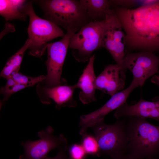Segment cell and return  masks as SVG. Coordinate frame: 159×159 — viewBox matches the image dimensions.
Masks as SVG:
<instances>
[{
  "label": "cell",
  "mask_w": 159,
  "mask_h": 159,
  "mask_svg": "<svg viewBox=\"0 0 159 159\" xmlns=\"http://www.w3.org/2000/svg\"><path fill=\"white\" fill-rule=\"evenodd\" d=\"M139 87L135 82L132 80L126 89L115 94L102 107L88 114L82 115L80 118V134L82 136L87 134V130L90 127L103 122L105 116L110 112L117 110L126 102L131 93L135 88Z\"/></svg>",
  "instance_id": "obj_11"
},
{
  "label": "cell",
  "mask_w": 159,
  "mask_h": 159,
  "mask_svg": "<svg viewBox=\"0 0 159 159\" xmlns=\"http://www.w3.org/2000/svg\"><path fill=\"white\" fill-rule=\"evenodd\" d=\"M40 6L45 19L67 31L78 32L91 22L87 13L77 0H41L34 1Z\"/></svg>",
  "instance_id": "obj_3"
},
{
  "label": "cell",
  "mask_w": 159,
  "mask_h": 159,
  "mask_svg": "<svg viewBox=\"0 0 159 159\" xmlns=\"http://www.w3.org/2000/svg\"><path fill=\"white\" fill-rule=\"evenodd\" d=\"M53 129L50 126L39 131L40 139L36 141L22 142L24 152L19 159H44L51 150L56 148L67 147V141L62 135L58 136L53 134Z\"/></svg>",
  "instance_id": "obj_10"
},
{
  "label": "cell",
  "mask_w": 159,
  "mask_h": 159,
  "mask_svg": "<svg viewBox=\"0 0 159 159\" xmlns=\"http://www.w3.org/2000/svg\"><path fill=\"white\" fill-rule=\"evenodd\" d=\"M25 0H0V14L6 21L25 20L26 15L21 11Z\"/></svg>",
  "instance_id": "obj_17"
},
{
  "label": "cell",
  "mask_w": 159,
  "mask_h": 159,
  "mask_svg": "<svg viewBox=\"0 0 159 159\" xmlns=\"http://www.w3.org/2000/svg\"><path fill=\"white\" fill-rule=\"evenodd\" d=\"M67 147H63L59 149V150L57 155L52 159H70L67 155L66 151Z\"/></svg>",
  "instance_id": "obj_24"
},
{
  "label": "cell",
  "mask_w": 159,
  "mask_h": 159,
  "mask_svg": "<svg viewBox=\"0 0 159 159\" xmlns=\"http://www.w3.org/2000/svg\"><path fill=\"white\" fill-rule=\"evenodd\" d=\"M105 20L101 47L105 49L109 52L116 64L125 72L123 64L126 55L125 36L112 8L107 11Z\"/></svg>",
  "instance_id": "obj_7"
},
{
  "label": "cell",
  "mask_w": 159,
  "mask_h": 159,
  "mask_svg": "<svg viewBox=\"0 0 159 159\" xmlns=\"http://www.w3.org/2000/svg\"><path fill=\"white\" fill-rule=\"evenodd\" d=\"M95 59V55L94 54L90 57L87 65L75 84L77 88L80 90L79 98L84 104H88L96 100L95 95L96 77L94 69Z\"/></svg>",
  "instance_id": "obj_15"
},
{
  "label": "cell",
  "mask_w": 159,
  "mask_h": 159,
  "mask_svg": "<svg viewBox=\"0 0 159 159\" xmlns=\"http://www.w3.org/2000/svg\"><path fill=\"white\" fill-rule=\"evenodd\" d=\"M113 6L126 45L140 52H159V0L134 9Z\"/></svg>",
  "instance_id": "obj_1"
},
{
  "label": "cell",
  "mask_w": 159,
  "mask_h": 159,
  "mask_svg": "<svg viewBox=\"0 0 159 159\" xmlns=\"http://www.w3.org/2000/svg\"><path fill=\"white\" fill-rule=\"evenodd\" d=\"M123 69L125 72L129 70L133 75L132 80L142 86L148 79L159 71V56L149 52L128 54L125 58Z\"/></svg>",
  "instance_id": "obj_9"
},
{
  "label": "cell",
  "mask_w": 159,
  "mask_h": 159,
  "mask_svg": "<svg viewBox=\"0 0 159 159\" xmlns=\"http://www.w3.org/2000/svg\"><path fill=\"white\" fill-rule=\"evenodd\" d=\"M108 159H136L129 154L127 153L118 157L108 158Z\"/></svg>",
  "instance_id": "obj_25"
},
{
  "label": "cell",
  "mask_w": 159,
  "mask_h": 159,
  "mask_svg": "<svg viewBox=\"0 0 159 159\" xmlns=\"http://www.w3.org/2000/svg\"><path fill=\"white\" fill-rule=\"evenodd\" d=\"M70 159H85L87 154L81 145L74 144L68 150Z\"/></svg>",
  "instance_id": "obj_23"
},
{
  "label": "cell",
  "mask_w": 159,
  "mask_h": 159,
  "mask_svg": "<svg viewBox=\"0 0 159 159\" xmlns=\"http://www.w3.org/2000/svg\"><path fill=\"white\" fill-rule=\"evenodd\" d=\"M158 74V75H155L158 78H159V71L158 72V73H157Z\"/></svg>",
  "instance_id": "obj_28"
},
{
  "label": "cell",
  "mask_w": 159,
  "mask_h": 159,
  "mask_svg": "<svg viewBox=\"0 0 159 159\" xmlns=\"http://www.w3.org/2000/svg\"><path fill=\"white\" fill-rule=\"evenodd\" d=\"M79 1L91 21L96 22L105 20L107 11L111 8L110 0Z\"/></svg>",
  "instance_id": "obj_16"
},
{
  "label": "cell",
  "mask_w": 159,
  "mask_h": 159,
  "mask_svg": "<svg viewBox=\"0 0 159 159\" xmlns=\"http://www.w3.org/2000/svg\"><path fill=\"white\" fill-rule=\"evenodd\" d=\"M77 88L76 84L68 85L66 83L56 86L42 89L41 101L44 103L49 104L53 100L56 104V107L60 109L63 107H74L77 103L73 97L74 92Z\"/></svg>",
  "instance_id": "obj_14"
},
{
  "label": "cell",
  "mask_w": 159,
  "mask_h": 159,
  "mask_svg": "<svg viewBox=\"0 0 159 159\" xmlns=\"http://www.w3.org/2000/svg\"><path fill=\"white\" fill-rule=\"evenodd\" d=\"M145 159H159V155L156 157H150Z\"/></svg>",
  "instance_id": "obj_27"
},
{
  "label": "cell",
  "mask_w": 159,
  "mask_h": 159,
  "mask_svg": "<svg viewBox=\"0 0 159 159\" xmlns=\"http://www.w3.org/2000/svg\"><path fill=\"white\" fill-rule=\"evenodd\" d=\"M125 73L116 64L107 65L96 77V89L112 96L124 90Z\"/></svg>",
  "instance_id": "obj_12"
},
{
  "label": "cell",
  "mask_w": 159,
  "mask_h": 159,
  "mask_svg": "<svg viewBox=\"0 0 159 159\" xmlns=\"http://www.w3.org/2000/svg\"><path fill=\"white\" fill-rule=\"evenodd\" d=\"M151 81L153 83L157 84L159 86V78H158L155 75L152 78Z\"/></svg>",
  "instance_id": "obj_26"
},
{
  "label": "cell",
  "mask_w": 159,
  "mask_h": 159,
  "mask_svg": "<svg viewBox=\"0 0 159 159\" xmlns=\"http://www.w3.org/2000/svg\"><path fill=\"white\" fill-rule=\"evenodd\" d=\"M29 87L28 85L16 83L10 85H5L2 87L0 93L4 96L3 99L1 103V105L4 102L7 100L9 97L13 94L26 87Z\"/></svg>",
  "instance_id": "obj_21"
},
{
  "label": "cell",
  "mask_w": 159,
  "mask_h": 159,
  "mask_svg": "<svg viewBox=\"0 0 159 159\" xmlns=\"http://www.w3.org/2000/svg\"><path fill=\"white\" fill-rule=\"evenodd\" d=\"M105 20L91 21L71 37L69 48L79 62L88 61L92 52L101 48Z\"/></svg>",
  "instance_id": "obj_6"
},
{
  "label": "cell",
  "mask_w": 159,
  "mask_h": 159,
  "mask_svg": "<svg viewBox=\"0 0 159 159\" xmlns=\"http://www.w3.org/2000/svg\"><path fill=\"white\" fill-rule=\"evenodd\" d=\"M114 115L117 119L135 116L151 118L159 122V98L149 101L141 97L138 102L132 105L126 102L116 110Z\"/></svg>",
  "instance_id": "obj_13"
},
{
  "label": "cell",
  "mask_w": 159,
  "mask_h": 159,
  "mask_svg": "<svg viewBox=\"0 0 159 159\" xmlns=\"http://www.w3.org/2000/svg\"><path fill=\"white\" fill-rule=\"evenodd\" d=\"M30 43L28 39L22 47L9 58L1 72V77L7 79L18 72L25 52L28 49Z\"/></svg>",
  "instance_id": "obj_18"
},
{
  "label": "cell",
  "mask_w": 159,
  "mask_h": 159,
  "mask_svg": "<svg viewBox=\"0 0 159 159\" xmlns=\"http://www.w3.org/2000/svg\"><path fill=\"white\" fill-rule=\"evenodd\" d=\"M117 120L112 124L103 122L92 127L99 147V156L112 158L128 153L125 119Z\"/></svg>",
  "instance_id": "obj_5"
},
{
  "label": "cell",
  "mask_w": 159,
  "mask_h": 159,
  "mask_svg": "<svg viewBox=\"0 0 159 159\" xmlns=\"http://www.w3.org/2000/svg\"><path fill=\"white\" fill-rule=\"evenodd\" d=\"M21 11L29 18L27 32L31 43L28 49L30 55L41 57L47 49L48 42L55 38L63 37L62 29L49 20L38 16L35 12L32 1L23 6Z\"/></svg>",
  "instance_id": "obj_4"
},
{
  "label": "cell",
  "mask_w": 159,
  "mask_h": 159,
  "mask_svg": "<svg viewBox=\"0 0 159 159\" xmlns=\"http://www.w3.org/2000/svg\"><path fill=\"white\" fill-rule=\"evenodd\" d=\"M11 78L17 83L27 85L30 87L42 81L45 79L46 77L41 75L36 77H31L18 72L13 75Z\"/></svg>",
  "instance_id": "obj_20"
},
{
  "label": "cell",
  "mask_w": 159,
  "mask_h": 159,
  "mask_svg": "<svg viewBox=\"0 0 159 159\" xmlns=\"http://www.w3.org/2000/svg\"><path fill=\"white\" fill-rule=\"evenodd\" d=\"M81 145L87 154L99 156V147L95 137L86 134L83 136Z\"/></svg>",
  "instance_id": "obj_19"
},
{
  "label": "cell",
  "mask_w": 159,
  "mask_h": 159,
  "mask_svg": "<svg viewBox=\"0 0 159 159\" xmlns=\"http://www.w3.org/2000/svg\"><path fill=\"white\" fill-rule=\"evenodd\" d=\"M76 33L67 31L60 40L47 44V74L44 80L46 85L45 87H51L66 83L65 80L61 78L62 68L70 38Z\"/></svg>",
  "instance_id": "obj_8"
},
{
  "label": "cell",
  "mask_w": 159,
  "mask_h": 159,
  "mask_svg": "<svg viewBox=\"0 0 159 159\" xmlns=\"http://www.w3.org/2000/svg\"><path fill=\"white\" fill-rule=\"evenodd\" d=\"M157 0H110L112 6H117L125 8L132 6H143L151 4L156 1Z\"/></svg>",
  "instance_id": "obj_22"
},
{
  "label": "cell",
  "mask_w": 159,
  "mask_h": 159,
  "mask_svg": "<svg viewBox=\"0 0 159 159\" xmlns=\"http://www.w3.org/2000/svg\"><path fill=\"white\" fill-rule=\"evenodd\" d=\"M44 159H52V158H50V157H47V158H46Z\"/></svg>",
  "instance_id": "obj_29"
},
{
  "label": "cell",
  "mask_w": 159,
  "mask_h": 159,
  "mask_svg": "<svg viewBox=\"0 0 159 159\" xmlns=\"http://www.w3.org/2000/svg\"><path fill=\"white\" fill-rule=\"evenodd\" d=\"M128 138V153L136 159L159 155V126L146 119L135 116L125 117Z\"/></svg>",
  "instance_id": "obj_2"
}]
</instances>
